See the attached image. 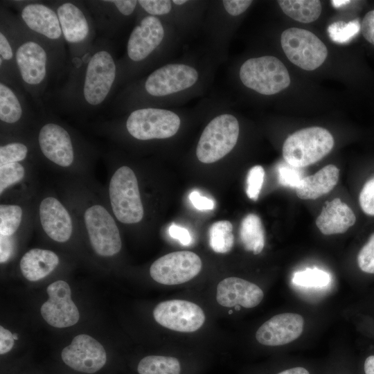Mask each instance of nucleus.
<instances>
[{
    "label": "nucleus",
    "instance_id": "9b49d317",
    "mask_svg": "<svg viewBox=\"0 0 374 374\" xmlns=\"http://www.w3.org/2000/svg\"><path fill=\"white\" fill-rule=\"evenodd\" d=\"M200 258L195 253L181 251L166 254L150 266V274L156 282L167 285L189 281L201 271Z\"/></svg>",
    "mask_w": 374,
    "mask_h": 374
},
{
    "label": "nucleus",
    "instance_id": "bb28decb",
    "mask_svg": "<svg viewBox=\"0 0 374 374\" xmlns=\"http://www.w3.org/2000/svg\"><path fill=\"white\" fill-rule=\"evenodd\" d=\"M285 14L301 23L317 20L321 12L318 0H279L277 1Z\"/></svg>",
    "mask_w": 374,
    "mask_h": 374
},
{
    "label": "nucleus",
    "instance_id": "37998d69",
    "mask_svg": "<svg viewBox=\"0 0 374 374\" xmlns=\"http://www.w3.org/2000/svg\"><path fill=\"white\" fill-rule=\"evenodd\" d=\"M13 334L3 326H0V354L8 353L14 346Z\"/></svg>",
    "mask_w": 374,
    "mask_h": 374
},
{
    "label": "nucleus",
    "instance_id": "5701e85b",
    "mask_svg": "<svg viewBox=\"0 0 374 374\" xmlns=\"http://www.w3.org/2000/svg\"><path fill=\"white\" fill-rule=\"evenodd\" d=\"M60 264V258L49 249L33 248L26 251L19 262L22 275L30 281H37L49 275Z\"/></svg>",
    "mask_w": 374,
    "mask_h": 374
},
{
    "label": "nucleus",
    "instance_id": "603ef678",
    "mask_svg": "<svg viewBox=\"0 0 374 374\" xmlns=\"http://www.w3.org/2000/svg\"><path fill=\"white\" fill-rule=\"evenodd\" d=\"M229 314L232 313V310H230V311L229 312Z\"/></svg>",
    "mask_w": 374,
    "mask_h": 374
},
{
    "label": "nucleus",
    "instance_id": "aec40b11",
    "mask_svg": "<svg viewBox=\"0 0 374 374\" xmlns=\"http://www.w3.org/2000/svg\"><path fill=\"white\" fill-rule=\"evenodd\" d=\"M15 60L20 75L26 84L37 86L46 78L47 54L37 42L22 43L16 51Z\"/></svg>",
    "mask_w": 374,
    "mask_h": 374
},
{
    "label": "nucleus",
    "instance_id": "58836bf2",
    "mask_svg": "<svg viewBox=\"0 0 374 374\" xmlns=\"http://www.w3.org/2000/svg\"><path fill=\"white\" fill-rule=\"evenodd\" d=\"M252 3L251 0H224L222 4L226 11L232 16L244 12Z\"/></svg>",
    "mask_w": 374,
    "mask_h": 374
},
{
    "label": "nucleus",
    "instance_id": "e433bc0d",
    "mask_svg": "<svg viewBox=\"0 0 374 374\" xmlns=\"http://www.w3.org/2000/svg\"><path fill=\"white\" fill-rule=\"evenodd\" d=\"M359 202L364 213L374 216V176L364 184L359 195Z\"/></svg>",
    "mask_w": 374,
    "mask_h": 374
},
{
    "label": "nucleus",
    "instance_id": "a18cd8bd",
    "mask_svg": "<svg viewBox=\"0 0 374 374\" xmlns=\"http://www.w3.org/2000/svg\"><path fill=\"white\" fill-rule=\"evenodd\" d=\"M0 55L1 58L7 61L13 57L12 48L2 32L0 33Z\"/></svg>",
    "mask_w": 374,
    "mask_h": 374
},
{
    "label": "nucleus",
    "instance_id": "2eb2a0df",
    "mask_svg": "<svg viewBox=\"0 0 374 374\" xmlns=\"http://www.w3.org/2000/svg\"><path fill=\"white\" fill-rule=\"evenodd\" d=\"M197 70L183 64H170L153 71L145 82L151 96H164L191 87L198 80Z\"/></svg>",
    "mask_w": 374,
    "mask_h": 374
},
{
    "label": "nucleus",
    "instance_id": "4468645a",
    "mask_svg": "<svg viewBox=\"0 0 374 374\" xmlns=\"http://www.w3.org/2000/svg\"><path fill=\"white\" fill-rule=\"evenodd\" d=\"M48 299L41 307L43 319L55 328L75 325L79 320L78 309L72 301L69 284L62 280L51 283L46 289Z\"/></svg>",
    "mask_w": 374,
    "mask_h": 374
},
{
    "label": "nucleus",
    "instance_id": "4c0bfd02",
    "mask_svg": "<svg viewBox=\"0 0 374 374\" xmlns=\"http://www.w3.org/2000/svg\"><path fill=\"white\" fill-rule=\"evenodd\" d=\"M138 3L152 16L166 15L172 9V2L169 0H140Z\"/></svg>",
    "mask_w": 374,
    "mask_h": 374
},
{
    "label": "nucleus",
    "instance_id": "49530a36",
    "mask_svg": "<svg viewBox=\"0 0 374 374\" xmlns=\"http://www.w3.org/2000/svg\"><path fill=\"white\" fill-rule=\"evenodd\" d=\"M276 374H310V372L304 367L295 366L281 371Z\"/></svg>",
    "mask_w": 374,
    "mask_h": 374
},
{
    "label": "nucleus",
    "instance_id": "72a5a7b5",
    "mask_svg": "<svg viewBox=\"0 0 374 374\" xmlns=\"http://www.w3.org/2000/svg\"><path fill=\"white\" fill-rule=\"evenodd\" d=\"M278 181L286 187L297 188L305 177L301 168L292 166L287 162L278 167Z\"/></svg>",
    "mask_w": 374,
    "mask_h": 374
},
{
    "label": "nucleus",
    "instance_id": "ddd939ff",
    "mask_svg": "<svg viewBox=\"0 0 374 374\" xmlns=\"http://www.w3.org/2000/svg\"><path fill=\"white\" fill-rule=\"evenodd\" d=\"M153 317L161 326L181 332H195L205 321L204 313L199 305L180 299L159 303L153 310Z\"/></svg>",
    "mask_w": 374,
    "mask_h": 374
},
{
    "label": "nucleus",
    "instance_id": "7c9ffc66",
    "mask_svg": "<svg viewBox=\"0 0 374 374\" xmlns=\"http://www.w3.org/2000/svg\"><path fill=\"white\" fill-rule=\"evenodd\" d=\"M330 274L317 267L306 268L295 272L292 277V283L298 286L305 287H322L330 282Z\"/></svg>",
    "mask_w": 374,
    "mask_h": 374
},
{
    "label": "nucleus",
    "instance_id": "c03bdc74",
    "mask_svg": "<svg viewBox=\"0 0 374 374\" xmlns=\"http://www.w3.org/2000/svg\"><path fill=\"white\" fill-rule=\"evenodd\" d=\"M107 2L112 3L118 10L125 16L132 15L138 3V1L135 0H116L109 1Z\"/></svg>",
    "mask_w": 374,
    "mask_h": 374
},
{
    "label": "nucleus",
    "instance_id": "c9c22d12",
    "mask_svg": "<svg viewBox=\"0 0 374 374\" xmlns=\"http://www.w3.org/2000/svg\"><path fill=\"white\" fill-rule=\"evenodd\" d=\"M359 269L368 274H374V233L360 249L357 255Z\"/></svg>",
    "mask_w": 374,
    "mask_h": 374
},
{
    "label": "nucleus",
    "instance_id": "473e14b6",
    "mask_svg": "<svg viewBox=\"0 0 374 374\" xmlns=\"http://www.w3.org/2000/svg\"><path fill=\"white\" fill-rule=\"evenodd\" d=\"M30 150L20 141H11L0 146V166L11 163L28 162Z\"/></svg>",
    "mask_w": 374,
    "mask_h": 374
},
{
    "label": "nucleus",
    "instance_id": "79ce46f5",
    "mask_svg": "<svg viewBox=\"0 0 374 374\" xmlns=\"http://www.w3.org/2000/svg\"><path fill=\"white\" fill-rule=\"evenodd\" d=\"M169 235L177 240L181 244L188 246L192 242V238L189 231L184 227L172 224L168 229Z\"/></svg>",
    "mask_w": 374,
    "mask_h": 374
},
{
    "label": "nucleus",
    "instance_id": "b1692460",
    "mask_svg": "<svg viewBox=\"0 0 374 374\" xmlns=\"http://www.w3.org/2000/svg\"><path fill=\"white\" fill-rule=\"evenodd\" d=\"M339 177V168L329 164L315 174L306 176L296 188L297 197L301 199H316L331 191L337 185Z\"/></svg>",
    "mask_w": 374,
    "mask_h": 374
},
{
    "label": "nucleus",
    "instance_id": "f257e3e1",
    "mask_svg": "<svg viewBox=\"0 0 374 374\" xmlns=\"http://www.w3.org/2000/svg\"><path fill=\"white\" fill-rule=\"evenodd\" d=\"M60 195L71 210L79 233L83 234L96 256L118 254L122 240L118 223L107 206L103 190L89 177H66Z\"/></svg>",
    "mask_w": 374,
    "mask_h": 374
},
{
    "label": "nucleus",
    "instance_id": "4be33fe9",
    "mask_svg": "<svg viewBox=\"0 0 374 374\" xmlns=\"http://www.w3.org/2000/svg\"><path fill=\"white\" fill-rule=\"evenodd\" d=\"M21 16L32 30L53 40L61 37L62 31L57 14L51 8L39 3H29L22 9Z\"/></svg>",
    "mask_w": 374,
    "mask_h": 374
},
{
    "label": "nucleus",
    "instance_id": "9d476101",
    "mask_svg": "<svg viewBox=\"0 0 374 374\" xmlns=\"http://www.w3.org/2000/svg\"><path fill=\"white\" fill-rule=\"evenodd\" d=\"M39 190L35 169L31 162L0 166L1 202L32 201Z\"/></svg>",
    "mask_w": 374,
    "mask_h": 374
},
{
    "label": "nucleus",
    "instance_id": "de8ad7c7",
    "mask_svg": "<svg viewBox=\"0 0 374 374\" xmlns=\"http://www.w3.org/2000/svg\"><path fill=\"white\" fill-rule=\"evenodd\" d=\"M364 370L365 374H374V355H370L364 361Z\"/></svg>",
    "mask_w": 374,
    "mask_h": 374
},
{
    "label": "nucleus",
    "instance_id": "a211bd4d",
    "mask_svg": "<svg viewBox=\"0 0 374 374\" xmlns=\"http://www.w3.org/2000/svg\"><path fill=\"white\" fill-rule=\"evenodd\" d=\"M164 29L160 20L148 15L132 30L127 42L128 57L134 62H140L149 56L161 44Z\"/></svg>",
    "mask_w": 374,
    "mask_h": 374
},
{
    "label": "nucleus",
    "instance_id": "a878e982",
    "mask_svg": "<svg viewBox=\"0 0 374 374\" xmlns=\"http://www.w3.org/2000/svg\"><path fill=\"white\" fill-rule=\"evenodd\" d=\"M240 238L244 249L260 253L265 246V231L259 216L254 213L247 215L240 227Z\"/></svg>",
    "mask_w": 374,
    "mask_h": 374
},
{
    "label": "nucleus",
    "instance_id": "f03ea898",
    "mask_svg": "<svg viewBox=\"0 0 374 374\" xmlns=\"http://www.w3.org/2000/svg\"><path fill=\"white\" fill-rule=\"evenodd\" d=\"M37 143L45 163L66 177H89L90 160L78 150L71 133L59 123L48 122L39 130Z\"/></svg>",
    "mask_w": 374,
    "mask_h": 374
},
{
    "label": "nucleus",
    "instance_id": "dca6fc26",
    "mask_svg": "<svg viewBox=\"0 0 374 374\" xmlns=\"http://www.w3.org/2000/svg\"><path fill=\"white\" fill-rule=\"evenodd\" d=\"M62 359L75 371L93 373L104 366L107 354L100 343L89 335L82 334L75 336L71 344L63 348Z\"/></svg>",
    "mask_w": 374,
    "mask_h": 374
},
{
    "label": "nucleus",
    "instance_id": "f3484780",
    "mask_svg": "<svg viewBox=\"0 0 374 374\" xmlns=\"http://www.w3.org/2000/svg\"><path fill=\"white\" fill-rule=\"evenodd\" d=\"M303 318L295 313H283L265 321L257 330L256 338L262 345L278 346L289 344L303 332Z\"/></svg>",
    "mask_w": 374,
    "mask_h": 374
},
{
    "label": "nucleus",
    "instance_id": "7ed1b4c3",
    "mask_svg": "<svg viewBox=\"0 0 374 374\" xmlns=\"http://www.w3.org/2000/svg\"><path fill=\"white\" fill-rule=\"evenodd\" d=\"M103 193L117 222L131 226L144 220L145 211L139 181L134 170L129 166L121 165L108 172Z\"/></svg>",
    "mask_w": 374,
    "mask_h": 374
},
{
    "label": "nucleus",
    "instance_id": "c85d7f7f",
    "mask_svg": "<svg viewBox=\"0 0 374 374\" xmlns=\"http://www.w3.org/2000/svg\"><path fill=\"white\" fill-rule=\"evenodd\" d=\"M23 110L14 91L2 82L0 83V120L4 125H14L21 118Z\"/></svg>",
    "mask_w": 374,
    "mask_h": 374
},
{
    "label": "nucleus",
    "instance_id": "a19ab883",
    "mask_svg": "<svg viewBox=\"0 0 374 374\" xmlns=\"http://www.w3.org/2000/svg\"><path fill=\"white\" fill-rule=\"evenodd\" d=\"M189 199L193 206L198 210H212L215 207V202L213 199L202 196L197 190L190 193Z\"/></svg>",
    "mask_w": 374,
    "mask_h": 374
},
{
    "label": "nucleus",
    "instance_id": "412c9836",
    "mask_svg": "<svg viewBox=\"0 0 374 374\" xmlns=\"http://www.w3.org/2000/svg\"><path fill=\"white\" fill-rule=\"evenodd\" d=\"M356 217L346 203L339 198L326 202L316 220V225L324 235L340 234L353 226Z\"/></svg>",
    "mask_w": 374,
    "mask_h": 374
},
{
    "label": "nucleus",
    "instance_id": "20e7f679",
    "mask_svg": "<svg viewBox=\"0 0 374 374\" xmlns=\"http://www.w3.org/2000/svg\"><path fill=\"white\" fill-rule=\"evenodd\" d=\"M34 226L59 244L69 242L79 230L68 205L55 192L39 190L33 199Z\"/></svg>",
    "mask_w": 374,
    "mask_h": 374
},
{
    "label": "nucleus",
    "instance_id": "8fccbe9b",
    "mask_svg": "<svg viewBox=\"0 0 374 374\" xmlns=\"http://www.w3.org/2000/svg\"><path fill=\"white\" fill-rule=\"evenodd\" d=\"M172 2L176 5L181 6V5L187 3V1H186V0H173Z\"/></svg>",
    "mask_w": 374,
    "mask_h": 374
},
{
    "label": "nucleus",
    "instance_id": "423d86ee",
    "mask_svg": "<svg viewBox=\"0 0 374 374\" xmlns=\"http://www.w3.org/2000/svg\"><path fill=\"white\" fill-rule=\"evenodd\" d=\"M240 78L247 87L263 95H274L290 84L288 71L274 56H262L246 60L240 69Z\"/></svg>",
    "mask_w": 374,
    "mask_h": 374
},
{
    "label": "nucleus",
    "instance_id": "ea45409f",
    "mask_svg": "<svg viewBox=\"0 0 374 374\" xmlns=\"http://www.w3.org/2000/svg\"><path fill=\"white\" fill-rule=\"evenodd\" d=\"M360 30L364 37L374 45V9L368 12L364 17Z\"/></svg>",
    "mask_w": 374,
    "mask_h": 374
},
{
    "label": "nucleus",
    "instance_id": "f704fd0d",
    "mask_svg": "<svg viewBox=\"0 0 374 374\" xmlns=\"http://www.w3.org/2000/svg\"><path fill=\"white\" fill-rule=\"evenodd\" d=\"M265 178V170L261 166L252 167L247 177L246 193L253 201L258 199Z\"/></svg>",
    "mask_w": 374,
    "mask_h": 374
},
{
    "label": "nucleus",
    "instance_id": "1a4fd4ad",
    "mask_svg": "<svg viewBox=\"0 0 374 374\" xmlns=\"http://www.w3.org/2000/svg\"><path fill=\"white\" fill-rule=\"evenodd\" d=\"M181 124L179 116L167 109L143 108L132 112L125 127L128 133L140 141L163 139L174 136Z\"/></svg>",
    "mask_w": 374,
    "mask_h": 374
},
{
    "label": "nucleus",
    "instance_id": "393cba45",
    "mask_svg": "<svg viewBox=\"0 0 374 374\" xmlns=\"http://www.w3.org/2000/svg\"><path fill=\"white\" fill-rule=\"evenodd\" d=\"M57 14L62 34L68 42L80 43L87 38L89 24L84 14L76 5L64 3L57 8Z\"/></svg>",
    "mask_w": 374,
    "mask_h": 374
},
{
    "label": "nucleus",
    "instance_id": "cd10ccee",
    "mask_svg": "<svg viewBox=\"0 0 374 374\" xmlns=\"http://www.w3.org/2000/svg\"><path fill=\"white\" fill-rule=\"evenodd\" d=\"M136 370L139 374H183V365L176 357L152 355L142 358Z\"/></svg>",
    "mask_w": 374,
    "mask_h": 374
},
{
    "label": "nucleus",
    "instance_id": "2f4dec72",
    "mask_svg": "<svg viewBox=\"0 0 374 374\" xmlns=\"http://www.w3.org/2000/svg\"><path fill=\"white\" fill-rule=\"evenodd\" d=\"M361 25L357 19L344 22L337 21L328 27L330 38L336 43L344 44L350 42L359 33Z\"/></svg>",
    "mask_w": 374,
    "mask_h": 374
},
{
    "label": "nucleus",
    "instance_id": "f8f14e48",
    "mask_svg": "<svg viewBox=\"0 0 374 374\" xmlns=\"http://www.w3.org/2000/svg\"><path fill=\"white\" fill-rule=\"evenodd\" d=\"M116 64L112 55L98 51L90 58L86 69L83 96L90 105L96 106L107 97L116 78Z\"/></svg>",
    "mask_w": 374,
    "mask_h": 374
},
{
    "label": "nucleus",
    "instance_id": "6e6552de",
    "mask_svg": "<svg viewBox=\"0 0 374 374\" xmlns=\"http://www.w3.org/2000/svg\"><path fill=\"white\" fill-rule=\"evenodd\" d=\"M282 48L289 60L307 71L319 67L328 56L323 42L314 33L305 29L290 28L280 36Z\"/></svg>",
    "mask_w": 374,
    "mask_h": 374
},
{
    "label": "nucleus",
    "instance_id": "c756f323",
    "mask_svg": "<svg viewBox=\"0 0 374 374\" xmlns=\"http://www.w3.org/2000/svg\"><path fill=\"white\" fill-rule=\"evenodd\" d=\"M208 241L210 247L216 253L230 251L234 243L232 224L228 220L213 224L208 230Z\"/></svg>",
    "mask_w": 374,
    "mask_h": 374
},
{
    "label": "nucleus",
    "instance_id": "6ab92c4d",
    "mask_svg": "<svg viewBox=\"0 0 374 374\" xmlns=\"http://www.w3.org/2000/svg\"><path fill=\"white\" fill-rule=\"evenodd\" d=\"M263 291L257 285L238 277H228L217 286L216 300L224 307L252 308L262 301Z\"/></svg>",
    "mask_w": 374,
    "mask_h": 374
},
{
    "label": "nucleus",
    "instance_id": "39448f33",
    "mask_svg": "<svg viewBox=\"0 0 374 374\" xmlns=\"http://www.w3.org/2000/svg\"><path fill=\"white\" fill-rule=\"evenodd\" d=\"M334 144V138L328 130L317 126L303 128L285 139L283 156L290 165L302 168L326 157Z\"/></svg>",
    "mask_w": 374,
    "mask_h": 374
},
{
    "label": "nucleus",
    "instance_id": "3c124183",
    "mask_svg": "<svg viewBox=\"0 0 374 374\" xmlns=\"http://www.w3.org/2000/svg\"><path fill=\"white\" fill-rule=\"evenodd\" d=\"M13 337H14V339H15V340H17V339H18V336H17V334H15H15H13Z\"/></svg>",
    "mask_w": 374,
    "mask_h": 374
},
{
    "label": "nucleus",
    "instance_id": "0eeeda50",
    "mask_svg": "<svg viewBox=\"0 0 374 374\" xmlns=\"http://www.w3.org/2000/svg\"><path fill=\"white\" fill-rule=\"evenodd\" d=\"M237 118L229 114L214 118L206 126L197 143L196 155L204 163H214L229 153L239 136Z\"/></svg>",
    "mask_w": 374,
    "mask_h": 374
},
{
    "label": "nucleus",
    "instance_id": "09e8293b",
    "mask_svg": "<svg viewBox=\"0 0 374 374\" xmlns=\"http://www.w3.org/2000/svg\"><path fill=\"white\" fill-rule=\"evenodd\" d=\"M350 2V1L348 0H332L331 1V4L335 8H340L346 5H348Z\"/></svg>",
    "mask_w": 374,
    "mask_h": 374
}]
</instances>
